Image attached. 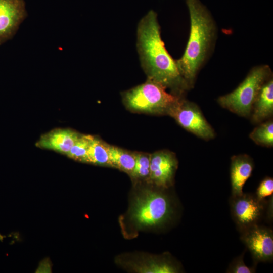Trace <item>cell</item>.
Wrapping results in <instances>:
<instances>
[{
    "label": "cell",
    "mask_w": 273,
    "mask_h": 273,
    "mask_svg": "<svg viewBox=\"0 0 273 273\" xmlns=\"http://www.w3.org/2000/svg\"><path fill=\"white\" fill-rule=\"evenodd\" d=\"M126 212L119 219L125 238L136 237L139 232L157 230L168 225L174 218L176 206L169 189L149 183L134 185Z\"/></svg>",
    "instance_id": "cell-2"
},
{
    "label": "cell",
    "mask_w": 273,
    "mask_h": 273,
    "mask_svg": "<svg viewBox=\"0 0 273 273\" xmlns=\"http://www.w3.org/2000/svg\"><path fill=\"white\" fill-rule=\"evenodd\" d=\"M93 135L81 134L66 156L76 161L86 162Z\"/></svg>",
    "instance_id": "cell-19"
},
{
    "label": "cell",
    "mask_w": 273,
    "mask_h": 273,
    "mask_svg": "<svg viewBox=\"0 0 273 273\" xmlns=\"http://www.w3.org/2000/svg\"><path fill=\"white\" fill-rule=\"evenodd\" d=\"M80 134L69 128H56L42 134L35 145L66 155Z\"/></svg>",
    "instance_id": "cell-12"
},
{
    "label": "cell",
    "mask_w": 273,
    "mask_h": 273,
    "mask_svg": "<svg viewBox=\"0 0 273 273\" xmlns=\"http://www.w3.org/2000/svg\"><path fill=\"white\" fill-rule=\"evenodd\" d=\"M184 128L205 140L213 139L215 131L198 106L182 98L168 113Z\"/></svg>",
    "instance_id": "cell-8"
},
{
    "label": "cell",
    "mask_w": 273,
    "mask_h": 273,
    "mask_svg": "<svg viewBox=\"0 0 273 273\" xmlns=\"http://www.w3.org/2000/svg\"><path fill=\"white\" fill-rule=\"evenodd\" d=\"M162 85L147 79L144 83L122 94L125 106L130 110L152 114H167L182 98L168 93Z\"/></svg>",
    "instance_id": "cell-4"
},
{
    "label": "cell",
    "mask_w": 273,
    "mask_h": 273,
    "mask_svg": "<svg viewBox=\"0 0 273 273\" xmlns=\"http://www.w3.org/2000/svg\"><path fill=\"white\" fill-rule=\"evenodd\" d=\"M245 251L240 256L234 258L230 264L226 272L229 273H253L255 272L256 266H247L244 262Z\"/></svg>",
    "instance_id": "cell-20"
},
{
    "label": "cell",
    "mask_w": 273,
    "mask_h": 273,
    "mask_svg": "<svg viewBox=\"0 0 273 273\" xmlns=\"http://www.w3.org/2000/svg\"><path fill=\"white\" fill-rule=\"evenodd\" d=\"M136 48L142 67L148 79L182 97L190 89L174 60L162 39L157 14L150 11L140 21L136 31Z\"/></svg>",
    "instance_id": "cell-1"
},
{
    "label": "cell",
    "mask_w": 273,
    "mask_h": 273,
    "mask_svg": "<svg viewBox=\"0 0 273 273\" xmlns=\"http://www.w3.org/2000/svg\"><path fill=\"white\" fill-rule=\"evenodd\" d=\"M108 146V144L99 138L93 136L87 153L86 163L110 166Z\"/></svg>",
    "instance_id": "cell-16"
},
{
    "label": "cell",
    "mask_w": 273,
    "mask_h": 273,
    "mask_svg": "<svg viewBox=\"0 0 273 273\" xmlns=\"http://www.w3.org/2000/svg\"><path fill=\"white\" fill-rule=\"evenodd\" d=\"M250 138L256 144L267 147L273 146V121L261 122L250 133Z\"/></svg>",
    "instance_id": "cell-18"
},
{
    "label": "cell",
    "mask_w": 273,
    "mask_h": 273,
    "mask_svg": "<svg viewBox=\"0 0 273 273\" xmlns=\"http://www.w3.org/2000/svg\"><path fill=\"white\" fill-rule=\"evenodd\" d=\"M186 4L190 19L189 37L183 56L176 62L190 88L210 54L216 28L209 11L199 0H186Z\"/></svg>",
    "instance_id": "cell-3"
},
{
    "label": "cell",
    "mask_w": 273,
    "mask_h": 273,
    "mask_svg": "<svg viewBox=\"0 0 273 273\" xmlns=\"http://www.w3.org/2000/svg\"><path fill=\"white\" fill-rule=\"evenodd\" d=\"M273 114V80L268 79L261 88L253 104L251 120L260 123L270 117Z\"/></svg>",
    "instance_id": "cell-14"
},
{
    "label": "cell",
    "mask_w": 273,
    "mask_h": 273,
    "mask_svg": "<svg viewBox=\"0 0 273 273\" xmlns=\"http://www.w3.org/2000/svg\"><path fill=\"white\" fill-rule=\"evenodd\" d=\"M150 155L148 153L135 152V163L129 175L133 184L148 183L150 175Z\"/></svg>",
    "instance_id": "cell-17"
},
{
    "label": "cell",
    "mask_w": 273,
    "mask_h": 273,
    "mask_svg": "<svg viewBox=\"0 0 273 273\" xmlns=\"http://www.w3.org/2000/svg\"><path fill=\"white\" fill-rule=\"evenodd\" d=\"M267 203L265 199L259 200L251 193L231 196V215L240 232L259 224L266 210Z\"/></svg>",
    "instance_id": "cell-7"
},
{
    "label": "cell",
    "mask_w": 273,
    "mask_h": 273,
    "mask_svg": "<svg viewBox=\"0 0 273 273\" xmlns=\"http://www.w3.org/2000/svg\"><path fill=\"white\" fill-rule=\"evenodd\" d=\"M116 262L124 269L140 273H176L180 265L170 254L159 255L145 253L127 254L117 257Z\"/></svg>",
    "instance_id": "cell-6"
},
{
    "label": "cell",
    "mask_w": 273,
    "mask_h": 273,
    "mask_svg": "<svg viewBox=\"0 0 273 273\" xmlns=\"http://www.w3.org/2000/svg\"><path fill=\"white\" fill-rule=\"evenodd\" d=\"M240 233V239L251 253L254 265L272 260L273 232L271 229L257 224Z\"/></svg>",
    "instance_id": "cell-9"
},
{
    "label": "cell",
    "mask_w": 273,
    "mask_h": 273,
    "mask_svg": "<svg viewBox=\"0 0 273 273\" xmlns=\"http://www.w3.org/2000/svg\"><path fill=\"white\" fill-rule=\"evenodd\" d=\"M271 76V69L267 65L253 67L236 89L218 98V104L239 116H250L261 88Z\"/></svg>",
    "instance_id": "cell-5"
},
{
    "label": "cell",
    "mask_w": 273,
    "mask_h": 273,
    "mask_svg": "<svg viewBox=\"0 0 273 273\" xmlns=\"http://www.w3.org/2000/svg\"><path fill=\"white\" fill-rule=\"evenodd\" d=\"M254 166L253 159L248 155L240 154L231 157V196H238L243 194L244 184L251 176Z\"/></svg>",
    "instance_id": "cell-13"
},
{
    "label": "cell",
    "mask_w": 273,
    "mask_h": 273,
    "mask_svg": "<svg viewBox=\"0 0 273 273\" xmlns=\"http://www.w3.org/2000/svg\"><path fill=\"white\" fill-rule=\"evenodd\" d=\"M108 153L110 167L117 168L128 175L131 173L135 163V152L109 145Z\"/></svg>",
    "instance_id": "cell-15"
},
{
    "label": "cell",
    "mask_w": 273,
    "mask_h": 273,
    "mask_svg": "<svg viewBox=\"0 0 273 273\" xmlns=\"http://www.w3.org/2000/svg\"><path fill=\"white\" fill-rule=\"evenodd\" d=\"M177 167V159L172 152L164 150L151 154L148 183L158 187L169 189L174 184Z\"/></svg>",
    "instance_id": "cell-10"
},
{
    "label": "cell",
    "mask_w": 273,
    "mask_h": 273,
    "mask_svg": "<svg viewBox=\"0 0 273 273\" xmlns=\"http://www.w3.org/2000/svg\"><path fill=\"white\" fill-rule=\"evenodd\" d=\"M27 17L24 0H0V46L14 37Z\"/></svg>",
    "instance_id": "cell-11"
},
{
    "label": "cell",
    "mask_w": 273,
    "mask_h": 273,
    "mask_svg": "<svg viewBox=\"0 0 273 273\" xmlns=\"http://www.w3.org/2000/svg\"><path fill=\"white\" fill-rule=\"evenodd\" d=\"M273 179L270 177H265L259 184L255 194L256 197L261 200L272 195Z\"/></svg>",
    "instance_id": "cell-21"
}]
</instances>
